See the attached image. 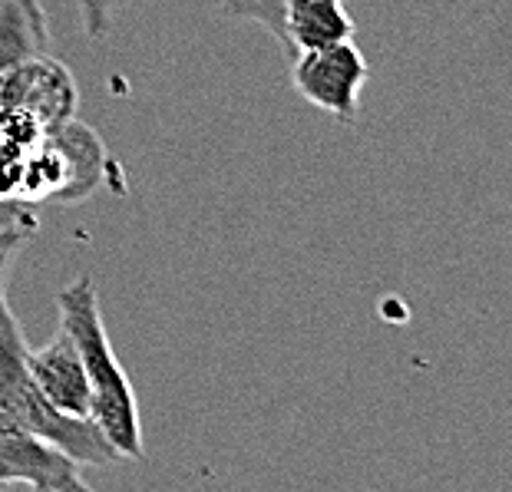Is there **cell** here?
<instances>
[{
    "label": "cell",
    "instance_id": "obj_9",
    "mask_svg": "<svg viewBox=\"0 0 512 492\" xmlns=\"http://www.w3.org/2000/svg\"><path fill=\"white\" fill-rule=\"evenodd\" d=\"M354 30V17L344 7V0H285L288 57L351 40Z\"/></svg>",
    "mask_w": 512,
    "mask_h": 492
},
{
    "label": "cell",
    "instance_id": "obj_11",
    "mask_svg": "<svg viewBox=\"0 0 512 492\" xmlns=\"http://www.w3.org/2000/svg\"><path fill=\"white\" fill-rule=\"evenodd\" d=\"M219 7L228 20H245V24H258L261 30H268L278 47L288 53L285 0H219Z\"/></svg>",
    "mask_w": 512,
    "mask_h": 492
},
{
    "label": "cell",
    "instance_id": "obj_4",
    "mask_svg": "<svg viewBox=\"0 0 512 492\" xmlns=\"http://www.w3.org/2000/svg\"><path fill=\"white\" fill-rule=\"evenodd\" d=\"M4 486H30L40 492L86 489L80 466L67 453L53 450L0 413V489Z\"/></svg>",
    "mask_w": 512,
    "mask_h": 492
},
{
    "label": "cell",
    "instance_id": "obj_10",
    "mask_svg": "<svg viewBox=\"0 0 512 492\" xmlns=\"http://www.w3.org/2000/svg\"><path fill=\"white\" fill-rule=\"evenodd\" d=\"M37 209L24 199L0 202V301L7 298V271L14 265L17 251L37 235Z\"/></svg>",
    "mask_w": 512,
    "mask_h": 492
},
{
    "label": "cell",
    "instance_id": "obj_7",
    "mask_svg": "<svg viewBox=\"0 0 512 492\" xmlns=\"http://www.w3.org/2000/svg\"><path fill=\"white\" fill-rule=\"evenodd\" d=\"M43 136H47L53 142V149L60 152L63 172H67L60 202L76 205V202L90 199V195L106 182V172H110V156H106L100 133L73 116L67 123H60L57 129H47Z\"/></svg>",
    "mask_w": 512,
    "mask_h": 492
},
{
    "label": "cell",
    "instance_id": "obj_12",
    "mask_svg": "<svg viewBox=\"0 0 512 492\" xmlns=\"http://www.w3.org/2000/svg\"><path fill=\"white\" fill-rule=\"evenodd\" d=\"M27 146L7 133L0 126V202L20 199V179H24V162H27Z\"/></svg>",
    "mask_w": 512,
    "mask_h": 492
},
{
    "label": "cell",
    "instance_id": "obj_2",
    "mask_svg": "<svg viewBox=\"0 0 512 492\" xmlns=\"http://www.w3.org/2000/svg\"><path fill=\"white\" fill-rule=\"evenodd\" d=\"M0 413L76 466H113L119 456L93 420H76L43 397L27 370V341L7 298L0 301Z\"/></svg>",
    "mask_w": 512,
    "mask_h": 492
},
{
    "label": "cell",
    "instance_id": "obj_13",
    "mask_svg": "<svg viewBox=\"0 0 512 492\" xmlns=\"http://www.w3.org/2000/svg\"><path fill=\"white\" fill-rule=\"evenodd\" d=\"M76 7H80L83 34L100 43L113 30L119 10L126 7V0H76Z\"/></svg>",
    "mask_w": 512,
    "mask_h": 492
},
{
    "label": "cell",
    "instance_id": "obj_6",
    "mask_svg": "<svg viewBox=\"0 0 512 492\" xmlns=\"http://www.w3.org/2000/svg\"><path fill=\"white\" fill-rule=\"evenodd\" d=\"M27 370L53 407L63 410L67 417L90 420L93 393H90V380H86L83 357L76 351V341L70 337V331L60 327L57 337L37 347V351L27 347Z\"/></svg>",
    "mask_w": 512,
    "mask_h": 492
},
{
    "label": "cell",
    "instance_id": "obj_1",
    "mask_svg": "<svg viewBox=\"0 0 512 492\" xmlns=\"http://www.w3.org/2000/svg\"><path fill=\"white\" fill-rule=\"evenodd\" d=\"M60 327L70 331L76 351L83 357L86 380H90L93 407L90 420L100 426V433L110 440L113 450L123 459H143V426H139V403L133 384H129L123 364L106 334L100 294L90 278H76L57 294Z\"/></svg>",
    "mask_w": 512,
    "mask_h": 492
},
{
    "label": "cell",
    "instance_id": "obj_8",
    "mask_svg": "<svg viewBox=\"0 0 512 492\" xmlns=\"http://www.w3.org/2000/svg\"><path fill=\"white\" fill-rule=\"evenodd\" d=\"M50 50V24L40 0H0V93L27 60Z\"/></svg>",
    "mask_w": 512,
    "mask_h": 492
},
{
    "label": "cell",
    "instance_id": "obj_3",
    "mask_svg": "<svg viewBox=\"0 0 512 492\" xmlns=\"http://www.w3.org/2000/svg\"><path fill=\"white\" fill-rule=\"evenodd\" d=\"M367 76L370 70L364 53L351 40L321 50H301L291 57V83L301 100L324 109L341 123H351L357 116Z\"/></svg>",
    "mask_w": 512,
    "mask_h": 492
},
{
    "label": "cell",
    "instance_id": "obj_5",
    "mask_svg": "<svg viewBox=\"0 0 512 492\" xmlns=\"http://www.w3.org/2000/svg\"><path fill=\"white\" fill-rule=\"evenodd\" d=\"M76 103H80V90H76L73 73L67 70V63L53 60L50 53L27 60L0 93V109H20L43 133L73 119Z\"/></svg>",
    "mask_w": 512,
    "mask_h": 492
}]
</instances>
